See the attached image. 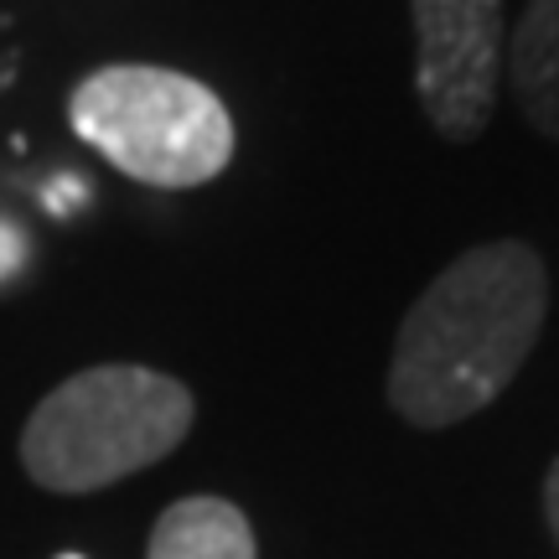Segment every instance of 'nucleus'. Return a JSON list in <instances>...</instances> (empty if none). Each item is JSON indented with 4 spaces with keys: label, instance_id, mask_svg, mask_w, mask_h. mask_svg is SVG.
Here are the masks:
<instances>
[{
    "label": "nucleus",
    "instance_id": "423d86ee",
    "mask_svg": "<svg viewBox=\"0 0 559 559\" xmlns=\"http://www.w3.org/2000/svg\"><path fill=\"white\" fill-rule=\"evenodd\" d=\"M508 83L519 94L523 120L559 140V0H528L508 41Z\"/></svg>",
    "mask_w": 559,
    "mask_h": 559
},
{
    "label": "nucleus",
    "instance_id": "f03ea898",
    "mask_svg": "<svg viewBox=\"0 0 559 559\" xmlns=\"http://www.w3.org/2000/svg\"><path fill=\"white\" fill-rule=\"evenodd\" d=\"M198 419L192 389L140 362H99L62 379L21 425V472L41 492L83 498L177 451Z\"/></svg>",
    "mask_w": 559,
    "mask_h": 559
},
{
    "label": "nucleus",
    "instance_id": "6e6552de",
    "mask_svg": "<svg viewBox=\"0 0 559 559\" xmlns=\"http://www.w3.org/2000/svg\"><path fill=\"white\" fill-rule=\"evenodd\" d=\"M544 519H549V534L559 544V456L549 466V477H544Z\"/></svg>",
    "mask_w": 559,
    "mask_h": 559
},
{
    "label": "nucleus",
    "instance_id": "7ed1b4c3",
    "mask_svg": "<svg viewBox=\"0 0 559 559\" xmlns=\"http://www.w3.org/2000/svg\"><path fill=\"white\" fill-rule=\"evenodd\" d=\"M68 124L115 171L166 192L202 187L234 160L228 104L207 83L151 62L88 73L68 94Z\"/></svg>",
    "mask_w": 559,
    "mask_h": 559
},
{
    "label": "nucleus",
    "instance_id": "1a4fd4ad",
    "mask_svg": "<svg viewBox=\"0 0 559 559\" xmlns=\"http://www.w3.org/2000/svg\"><path fill=\"white\" fill-rule=\"evenodd\" d=\"M58 559H83V555H58Z\"/></svg>",
    "mask_w": 559,
    "mask_h": 559
},
{
    "label": "nucleus",
    "instance_id": "20e7f679",
    "mask_svg": "<svg viewBox=\"0 0 559 559\" xmlns=\"http://www.w3.org/2000/svg\"><path fill=\"white\" fill-rule=\"evenodd\" d=\"M415 21V88L445 140H477L492 120L502 73V0H409Z\"/></svg>",
    "mask_w": 559,
    "mask_h": 559
},
{
    "label": "nucleus",
    "instance_id": "0eeeda50",
    "mask_svg": "<svg viewBox=\"0 0 559 559\" xmlns=\"http://www.w3.org/2000/svg\"><path fill=\"white\" fill-rule=\"evenodd\" d=\"M26 260H32V239H26L11 218H0V285H5L11 275H21Z\"/></svg>",
    "mask_w": 559,
    "mask_h": 559
},
{
    "label": "nucleus",
    "instance_id": "f257e3e1",
    "mask_svg": "<svg viewBox=\"0 0 559 559\" xmlns=\"http://www.w3.org/2000/svg\"><path fill=\"white\" fill-rule=\"evenodd\" d=\"M549 317V270L519 239L477 243L404 311L389 358V404L415 430H445L519 379Z\"/></svg>",
    "mask_w": 559,
    "mask_h": 559
},
{
    "label": "nucleus",
    "instance_id": "39448f33",
    "mask_svg": "<svg viewBox=\"0 0 559 559\" xmlns=\"http://www.w3.org/2000/svg\"><path fill=\"white\" fill-rule=\"evenodd\" d=\"M145 559H260V544L239 502L181 498L156 519Z\"/></svg>",
    "mask_w": 559,
    "mask_h": 559
}]
</instances>
